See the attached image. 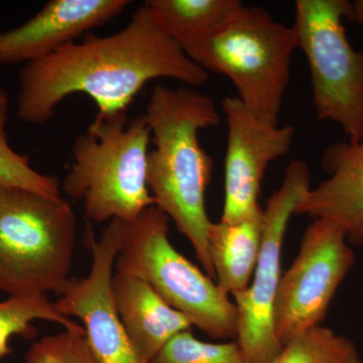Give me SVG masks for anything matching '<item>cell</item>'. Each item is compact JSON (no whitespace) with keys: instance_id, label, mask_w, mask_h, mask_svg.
Masks as SVG:
<instances>
[{"instance_id":"obj_13","label":"cell","mask_w":363,"mask_h":363,"mask_svg":"<svg viewBox=\"0 0 363 363\" xmlns=\"http://www.w3.org/2000/svg\"><path fill=\"white\" fill-rule=\"evenodd\" d=\"M322 167L328 178L310 189L295 215L325 219L340 227L351 245L363 243V138L327 147Z\"/></svg>"},{"instance_id":"obj_5","label":"cell","mask_w":363,"mask_h":363,"mask_svg":"<svg viewBox=\"0 0 363 363\" xmlns=\"http://www.w3.org/2000/svg\"><path fill=\"white\" fill-rule=\"evenodd\" d=\"M77 219L70 201L0 184V291L58 294L70 279Z\"/></svg>"},{"instance_id":"obj_1","label":"cell","mask_w":363,"mask_h":363,"mask_svg":"<svg viewBox=\"0 0 363 363\" xmlns=\"http://www.w3.org/2000/svg\"><path fill=\"white\" fill-rule=\"evenodd\" d=\"M159 78L200 87L209 73L189 58L145 4L119 32L85 35L82 42L26 64L18 76V116L35 125L48 123L74 94L89 96L100 116L121 113Z\"/></svg>"},{"instance_id":"obj_6","label":"cell","mask_w":363,"mask_h":363,"mask_svg":"<svg viewBox=\"0 0 363 363\" xmlns=\"http://www.w3.org/2000/svg\"><path fill=\"white\" fill-rule=\"evenodd\" d=\"M169 222L156 206L147 208L133 220H123L114 271L147 281L210 337L238 338L235 304L214 279L172 245Z\"/></svg>"},{"instance_id":"obj_17","label":"cell","mask_w":363,"mask_h":363,"mask_svg":"<svg viewBox=\"0 0 363 363\" xmlns=\"http://www.w3.org/2000/svg\"><path fill=\"white\" fill-rule=\"evenodd\" d=\"M43 320L59 324L69 330L83 328L70 318L57 311L47 295L9 296L0 301V359L11 352L9 340L13 336L30 339L37 334L33 322Z\"/></svg>"},{"instance_id":"obj_21","label":"cell","mask_w":363,"mask_h":363,"mask_svg":"<svg viewBox=\"0 0 363 363\" xmlns=\"http://www.w3.org/2000/svg\"><path fill=\"white\" fill-rule=\"evenodd\" d=\"M26 363H99L91 350L84 328L65 329L33 344Z\"/></svg>"},{"instance_id":"obj_19","label":"cell","mask_w":363,"mask_h":363,"mask_svg":"<svg viewBox=\"0 0 363 363\" xmlns=\"http://www.w3.org/2000/svg\"><path fill=\"white\" fill-rule=\"evenodd\" d=\"M9 104V93L0 87V184L52 197H61L59 179L35 171L30 166L28 157L18 154L9 145L6 131Z\"/></svg>"},{"instance_id":"obj_8","label":"cell","mask_w":363,"mask_h":363,"mask_svg":"<svg viewBox=\"0 0 363 363\" xmlns=\"http://www.w3.org/2000/svg\"><path fill=\"white\" fill-rule=\"evenodd\" d=\"M311 189L309 164L294 160L281 185L267 199L259 260L250 286L234 294L238 309V342L250 363H272L283 348L274 331V309L281 283V259L289 221Z\"/></svg>"},{"instance_id":"obj_7","label":"cell","mask_w":363,"mask_h":363,"mask_svg":"<svg viewBox=\"0 0 363 363\" xmlns=\"http://www.w3.org/2000/svg\"><path fill=\"white\" fill-rule=\"evenodd\" d=\"M295 23L298 49L307 59L312 100L318 121H333L348 142L363 138V49L346 35L345 0H297Z\"/></svg>"},{"instance_id":"obj_12","label":"cell","mask_w":363,"mask_h":363,"mask_svg":"<svg viewBox=\"0 0 363 363\" xmlns=\"http://www.w3.org/2000/svg\"><path fill=\"white\" fill-rule=\"evenodd\" d=\"M128 0H52L23 25L0 32V64L30 63L76 42L130 6Z\"/></svg>"},{"instance_id":"obj_14","label":"cell","mask_w":363,"mask_h":363,"mask_svg":"<svg viewBox=\"0 0 363 363\" xmlns=\"http://www.w3.org/2000/svg\"><path fill=\"white\" fill-rule=\"evenodd\" d=\"M111 291L128 337L149 362L172 339L193 327L187 316L169 306L138 277L114 271Z\"/></svg>"},{"instance_id":"obj_3","label":"cell","mask_w":363,"mask_h":363,"mask_svg":"<svg viewBox=\"0 0 363 363\" xmlns=\"http://www.w3.org/2000/svg\"><path fill=\"white\" fill-rule=\"evenodd\" d=\"M150 142L145 114L130 123L126 112L97 114L74 140L64 193L82 201L90 222L133 220L155 206L147 185Z\"/></svg>"},{"instance_id":"obj_20","label":"cell","mask_w":363,"mask_h":363,"mask_svg":"<svg viewBox=\"0 0 363 363\" xmlns=\"http://www.w3.org/2000/svg\"><path fill=\"white\" fill-rule=\"evenodd\" d=\"M150 363H250L238 340L212 343L200 340L192 332L179 334Z\"/></svg>"},{"instance_id":"obj_4","label":"cell","mask_w":363,"mask_h":363,"mask_svg":"<svg viewBox=\"0 0 363 363\" xmlns=\"http://www.w3.org/2000/svg\"><path fill=\"white\" fill-rule=\"evenodd\" d=\"M181 47L207 73L228 78L236 97L253 113L279 124L298 49L293 26L274 20L262 7L245 6L211 32Z\"/></svg>"},{"instance_id":"obj_10","label":"cell","mask_w":363,"mask_h":363,"mask_svg":"<svg viewBox=\"0 0 363 363\" xmlns=\"http://www.w3.org/2000/svg\"><path fill=\"white\" fill-rule=\"evenodd\" d=\"M123 220L109 221L96 240L87 223L85 245L92 253V266L85 278H70L57 294V311L82 322L86 338L99 363H150L135 350L114 304L111 281Z\"/></svg>"},{"instance_id":"obj_16","label":"cell","mask_w":363,"mask_h":363,"mask_svg":"<svg viewBox=\"0 0 363 363\" xmlns=\"http://www.w3.org/2000/svg\"><path fill=\"white\" fill-rule=\"evenodd\" d=\"M145 4L180 45L211 32L245 6L240 0H149Z\"/></svg>"},{"instance_id":"obj_2","label":"cell","mask_w":363,"mask_h":363,"mask_svg":"<svg viewBox=\"0 0 363 363\" xmlns=\"http://www.w3.org/2000/svg\"><path fill=\"white\" fill-rule=\"evenodd\" d=\"M154 149L147 157V185L159 208L187 238L203 271L215 281L208 250L210 221L205 194L213 160L199 133L221 121L213 99L192 87L157 86L145 113Z\"/></svg>"},{"instance_id":"obj_11","label":"cell","mask_w":363,"mask_h":363,"mask_svg":"<svg viewBox=\"0 0 363 363\" xmlns=\"http://www.w3.org/2000/svg\"><path fill=\"white\" fill-rule=\"evenodd\" d=\"M222 111L227 123L222 222L242 220L259 209L260 187L267 167L288 154L295 130L267 123L238 97H226Z\"/></svg>"},{"instance_id":"obj_18","label":"cell","mask_w":363,"mask_h":363,"mask_svg":"<svg viewBox=\"0 0 363 363\" xmlns=\"http://www.w3.org/2000/svg\"><path fill=\"white\" fill-rule=\"evenodd\" d=\"M272 363H362V358L352 340L319 325L284 344Z\"/></svg>"},{"instance_id":"obj_9","label":"cell","mask_w":363,"mask_h":363,"mask_svg":"<svg viewBox=\"0 0 363 363\" xmlns=\"http://www.w3.org/2000/svg\"><path fill=\"white\" fill-rule=\"evenodd\" d=\"M354 262L340 227L325 219L308 226L297 257L281 276L274 302V331L281 345L321 325Z\"/></svg>"},{"instance_id":"obj_15","label":"cell","mask_w":363,"mask_h":363,"mask_svg":"<svg viewBox=\"0 0 363 363\" xmlns=\"http://www.w3.org/2000/svg\"><path fill=\"white\" fill-rule=\"evenodd\" d=\"M264 233V208L240 221L211 222L208 250L215 281L227 295L245 290L259 260Z\"/></svg>"}]
</instances>
